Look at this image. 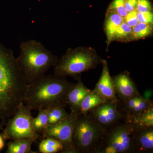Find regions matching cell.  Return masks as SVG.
<instances>
[{"label":"cell","mask_w":153,"mask_h":153,"mask_svg":"<svg viewBox=\"0 0 153 153\" xmlns=\"http://www.w3.org/2000/svg\"><path fill=\"white\" fill-rule=\"evenodd\" d=\"M36 139L34 138L14 140L7 144V153H36L31 150V146Z\"/></svg>","instance_id":"cell-16"},{"label":"cell","mask_w":153,"mask_h":153,"mask_svg":"<svg viewBox=\"0 0 153 153\" xmlns=\"http://www.w3.org/2000/svg\"><path fill=\"white\" fill-rule=\"evenodd\" d=\"M58 59L41 42L32 39L21 43L16 61L28 84L45 75Z\"/></svg>","instance_id":"cell-3"},{"label":"cell","mask_w":153,"mask_h":153,"mask_svg":"<svg viewBox=\"0 0 153 153\" xmlns=\"http://www.w3.org/2000/svg\"><path fill=\"white\" fill-rule=\"evenodd\" d=\"M68 114L64 107H56L48 109V126L59 123L66 118Z\"/></svg>","instance_id":"cell-19"},{"label":"cell","mask_w":153,"mask_h":153,"mask_svg":"<svg viewBox=\"0 0 153 153\" xmlns=\"http://www.w3.org/2000/svg\"><path fill=\"white\" fill-rule=\"evenodd\" d=\"M105 23V31L107 39L108 46L114 41L115 33L123 22V19L114 11L108 10Z\"/></svg>","instance_id":"cell-15"},{"label":"cell","mask_w":153,"mask_h":153,"mask_svg":"<svg viewBox=\"0 0 153 153\" xmlns=\"http://www.w3.org/2000/svg\"><path fill=\"white\" fill-rule=\"evenodd\" d=\"M133 28L124 21L115 33L114 41H127L131 40Z\"/></svg>","instance_id":"cell-22"},{"label":"cell","mask_w":153,"mask_h":153,"mask_svg":"<svg viewBox=\"0 0 153 153\" xmlns=\"http://www.w3.org/2000/svg\"><path fill=\"white\" fill-rule=\"evenodd\" d=\"M136 10L140 13L152 11L150 2L149 0H137Z\"/></svg>","instance_id":"cell-26"},{"label":"cell","mask_w":153,"mask_h":153,"mask_svg":"<svg viewBox=\"0 0 153 153\" xmlns=\"http://www.w3.org/2000/svg\"><path fill=\"white\" fill-rule=\"evenodd\" d=\"M30 106L22 103L12 118L9 119L3 131L2 136L4 140H14L40 137L36 133L33 125L34 117Z\"/></svg>","instance_id":"cell-6"},{"label":"cell","mask_w":153,"mask_h":153,"mask_svg":"<svg viewBox=\"0 0 153 153\" xmlns=\"http://www.w3.org/2000/svg\"><path fill=\"white\" fill-rule=\"evenodd\" d=\"M33 125L36 133L43 134L48 127V109L38 110V116L33 119Z\"/></svg>","instance_id":"cell-20"},{"label":"cell","mask_w":153,"mask_h":153,"mask_svg":"<svg viewBox=\"0 0 153 153\" xmlns=\"http://www.w3.org/2000/svg\"><path fill=\"white\" fill-rule=\"evenodd\" d=\"M137 17L139 22L153 25V14L152 11L146 13L137 12Z\"/></svg>","instance_id":"cell-25"},{"label":"cell","mask_w":153,"mask_h":153,"mask_svg":"<svg viewBox=\"0 0 153 153\" xmlns=\"http://www.w3.org/2000/svg\"><path fill=\"white\" fill-rule=\"evenodd\" d=\"M76 79L77 82L74 83L68 91L66 100L67 104L69 105L71 111H79V106L81 102L87 94L92 91L84 85L81 80L80 74Z\"/></svg>","instance_id":"cell-13"},{"label":"cell","mask_w":153,"mask_h":153,"mask_svg":"<svg viewBox=\"0 0 153 153\" xmlns=\"http://www.w3.org/2000/svg\"><path fill=\"white\" fill-rule=\"evenodd\" d=\"M105 101V100L92 91L85 97L80 103L79 112L82 114H86L91 109Z\"/></svg>","instance_id":"cell-17"},{"label":"cell","mask_w":153,"mask_h":153,"mask_svg":"<svg viewBox=\"0 0 153 153\" xmlns=\"http://www.w3.org/2000/svg\"><path fill=\"white\" fill-rule=\"evenodd\" d=\"M123 20L128 25L133 27L139 23L137 17V11L135 10L128 13L126 16L124 18Z\"/></svg>","instance_id":"cell-27"},{"label":"cell","mask_w":153,"mask_h":153,"mask_svg":"<svg viewBox=\"0 0 153 153\" xmlns=\"http://www.w3.org/2000/svg\"><path fill=\"white\" fill-rule=\"evenodd\" d=\"M79 114V111H71L66 118L57 124L48 126L42 134L44 138H52L62 143L63 150L61 153H77L72 143V137Z\"/></svg>","instance_id":"cell-8"},{"label":"cell","mask_w":153,"mask_h":153,"mask_svg":"<svg viewBox=\"0 0 153 153\" xmlns=\"http://www.w3.org/2000/svg\"><path fill=\"white\" fill-rule=\"evenodd\" d=\"M124 120L129 123L135 131L153 127V107L135 116L124 118Z\"/></svg>","instance_id":"cell-14"},{"label":"cell","mask_w":153,"mask_h":153,"mask_svg":"<svg viewBox=\"0 0 153 153\" xmlns=\"http://www.w3.org/2000/svg\"><path fill=\"white\" fill-rule=\"evenodd\" d=\"M101 57L94 49L85 47L68 48L54 66V75L59 77H76L101 63Z\"/></svg>","instance_id":"cell-4"},{"label":"cell","mask_w":153,"mask_h":153,"mask_svg":"<svg viewBox=\"0 0 153 153\" xmlns=\"http://www.w3.org/2000/svg\"><path fill=\"white\" fill-rule=\"evenodd\" d=\"M125 1L114 0L111 4L108 10L114 11L124 19L128 13L125 7Z\"/></svg>","instance_id":"cell-24"},{"label":"cell","mask_w":153,"mask_h":153,"mask_svg":"<svg viewBox=\"0 0 153 153\" xmlns=\"http://www.w3.org/2000/svg\"><path fill=\"white\" fill-rule=\"evenodd\" d=\"M102 72L100 78L94 88L93 92L97 94L106 101H119L116 95L112 77L110 74L107 61L102 60Z\"/></svg>","instance_id":"cell-11"},{"label":"cell","mask_w":153,"mask_h":153,"mask_svg":"<svg viewBox=\"0 0 153 153\" xmlns=\"http://www.w3.org/2000/svg\"><path fill=\"white\" fill-rule=\"evenodd\" d=\"M105 131L122 121L123 115L118 108V102L106 101L88 111L87 114Z\"/></svg>","instance_id":"cell-9"},{"label":"cell","mask_w":153,"mask_h":153,"mask_svg":"<svg viewBox=\"0 0 153 153\" xmlns=\"http://www.w3.org/2000/svg\"><path fill=\"white\" fill-rule=\"evenodd\" d=\"M2 134H0V151L5 146L4 140Z\"/></svg>","instance_id":"cell-29"},{"label":"cell","mask_w":153,"mask_h":153,"mask_svg":"<svg viewBox=\"0 0 153 153\" xmlns=\"http://www.w3.org/2000/svg\"><path fill=\"white\" fill-rule=\"evenodd\" d=\"M66 77L55 75L41 76L28 84L24 103L32 110L38 111L67 105L68 91L74 85Z\"/></svg>","instance_id":"cell-2"},{"label":"cell","mask_w":153,"mask_h":153,"mask_svg":"<svg viewBox=\"0 0 153 153\" xmlns=\"http://www.w3.org/2000/svg\"><path fill=\"white\" fill-rule=\"evenodd\" d=\"M152 32V25L139 22L133 27L131 40H138L146 38L151 35Z\"/></svg>","instance_id":"cell-21"},{"label":"cell","mask_w":153,"mask_h":153,"mask_svg":"<svg viewBox=\"0 0 153 153\" xmlns=\"http://www.w3.org/2000/svg\"><path fill=\"white\" fill-rule=\"evenodd\" d=\"M152 107H153L152 100L143 97L132 109L124 116V118L135 116Z\"/></svg>","instance_id":"cell-23"},{"label":"cell","mask_w":153,"mask_h":153,"mask_svg":"<svg viewBox=\"0 0 153 153\" xmlns=\"http://www.w3.org/2000/svg\"><path fill=\"white\" fill-rule=\"evenodd\" d=\"M135 131L131 125L124 119L105 131L97 148L110 146L114 149L116 153H135L133 143Z\"/></svg>","instance_id":"cell-7"},{"label":"cell","mask_w":153,"mask_h":153,"mask_svg":"<svg viewBox=\"0 0 153 153\" xmlns=\"http://www.w3.org/2000/svg\"><path fill=\"white\" fill-rule=\"evenodd\" d=\"M137 0H125V7L128 13L136 10Z\"/></svg>","instance_id":"cell-28"},{"label":"cell","mask_w":153,"mask_h":153,"mask_svg":"<svg viewBox=\"0 0 153 153\" xmlns=\"http://www.w3.org/2000/svg\"><path fill=\"white\" fill-rule=\"evenodd\" d=\"M4 121H3L1 123H0V130L3 131L4 130V126L5 125L4 123Z\"/></svg>","instance_id":"cell-30"},{"label":"cell","mask_w":153,"mask_h":153,"mask_svg":"<svg viewBox=\"0 0 153 153\" xmlns=\"http://www.w3.org/2000/svg\"><path fill=\"white\" fill-rule=\"evenodd\" d=\"M133 143L135 153H152L153 127L135 131Z\"/></svg>","instance_id":"cell-12"},{"label":"cell","mask_w":153,"mask_h":153,"mask_svg":"<svg viewBox=\"0 0 153 153\" xmlns=\"http://www.w3.org/2000/svg\"><path fill=\"white\" fill-rule=\"evenodd\" d=\"M27 87L13 51L0 44V119L14 115L24 103Z\"/></svg>","instance_id":"cell-1"},{"label":"cell","mask_w":153,"mask_h":153,"mask_svg":"<svg viewBox=\"0 0 153 153\" xmlns=\"http://www.w3.org/2000/svg\"><path fill=\"white\" fill-rule=\"evenodd\" d=\"M105 132L90 115L79 114L72 137V143L77 153H94Z\"/></svg>","instance_id":"cell-5"},{"label":"cell","mask_w":153,"mask_h":153,"mask_svg":"<svg viewBox=\"0 0 153 153\" xmlns=\"http://www.w3.org/2000/svg\"><path fill=\"white\" fill-rule=\"evenodd\" d=\"M111 77L116 95L119 101L125 102L134 97L141 96L129 72L124 71Z\"/></svg>","instance_id":"cell-10"},{"label":"cell","mask_w":153,"mask_h":153,"mask_svg":"<svg viewBox=\"0 0 153 153\" xmlns=\"http://www.w3.org/2000/svg\"><path fill=\"white\" fill-rule=\"evenodd\" d=\"M63 150V144L52 138H45L39 145V152L41 153H61Z\"/></svg>","instance_id":"cell-18"}]
</instances>
